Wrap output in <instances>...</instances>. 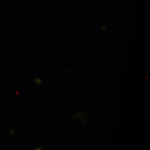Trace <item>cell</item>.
Returning <instances> with one entry per match:
<instances>
[{
    "mask_svg": "<svg viewBox=\"0 0 150 150\" xmlns=\"http://www.w3.org/2000/svg\"><path fill=\"white\" fill-rule=\"evenodd\" d=\"M35 150H40V149H35Z\"/></svg>",
    "mask_w": 150,
    "mask_h": 150,
    "instance_id": "6da1fadb",
    "label": "cell"
}]
</instances>
